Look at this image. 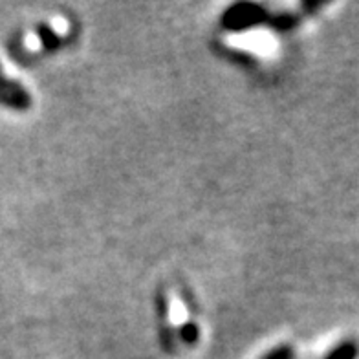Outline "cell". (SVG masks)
<instances>
[{
	"label": "cell",
	"instance_id": "cell-1",
	"mask_svg": "<svg viewBox=\"0 0 359 359\" xmlns=\"http://www.w3.org/2000/svg\"><path fill=\"white\" fill-rule=\"evenodd\" d=\"M358 358V345L354 341H346L341 346L334 348L326 359H355Z\"/></svg>",
	"mask_w": 359,
	"mask_h": 359
},
{
	"label": "cell",
	"instance_id": "cell-2",
	"mask_svg": "<svg viewBox=\"0 0 359 359\" xmlns=\"http://www.w3.org/2000/svg\"><path fill=\"white\" fill-rule=\"evenodd\" d=\"M293 354H292V350L290 348H279V350H275V352H271L269 355H266L264 359H292Z\"/></svg>",
	"mask_w": 359,
	"mask_h": 359
}]
</instances>
